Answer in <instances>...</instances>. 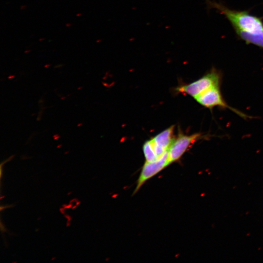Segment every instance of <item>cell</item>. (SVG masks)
Wrapping results in <instances>:
<instances>
[{
    "instance_id": "cell-1",
    "label": "cell",
    "mask_w": 263,
    "mask_h": 263,
    "mask_svg": "<svg viewBox=\"0 0 263 263\" xmlns=\"http://www.w3.org/2000/svg\"><path fill=\"white\" fill-rule=\"evenodd\" d=\"M206 1L210 8L216 9L227 19L239 38L263 49V21L261 17L247 11L231 9L215 0Z\"/></svg>"
},
{
    "instance_id": "cell-2",
    "label": "cell",
    "mask_w": 263,
    "mask_h": 263,
    "mask_svg": "<svg viewBox=\"0 0 263 263\" xmlns=\"http://www.w3.org/2000/svg\"><path fill=\"white\" fill-rule=\"evenodd\" d=\"M221 80V73L215 68H212L199 79L189 84L181 86L177 88V90L194 98L211 87L220 86Z\"/></svg>"
},
{
    "instance_id": "cell-3",
    "label": "cell",
    "mask_w": 263,
    "mask_h": 263,
    "mask_svg": "<svg viewBox=\"0 0 263 263\" xmlns=\"http://www.w3.org/2000/svg\"><path fill=\"white\" fill-rule=\"evenodd\" d=\"M196 101L202 106L212 109L220 107L231 110L242 117L246 115L236 109L229 106L224 99L220 90V86L211 87L194 97Z\"/></svg>"
},
{
    "instance_id": "cell-4",
    "label": "cell",
    "mask_w": 263,
    "mask_h": 263,
    "mask_svg": "<svg viewBox=\"0 0 263 263\" xmlns=\"http://www.w3.org/2000/svg\"><path fill=\"white\" fill-rule=\"evenodd\" d=\"M204 137V135L199 132L191 135L179 134L168 150L170 164L180 159L192 144Z\"/></svg>"
},
{
    "instance_id": "cell-5",
    "label": "cell",
    "mask_w": 263,
    "mask_h": 263,
    "mask_svg": "<svg viewBox=\"0 0 263 263\" xmlns=\"http://www.w3.org/2000/svg\"><path fill=\"white\" fill-rule=\"evenodd\" d=\"M169 164L168 150L157 160L152 162H146L137 180L134 193H135L148 180L158 173Z\"/></svg>"
},
{
    "instance_id": "cell-6",
    "label": "cell",
    "mask_w": 263,
    "mask_h": 263,
    "mask_svg": "<svg viewBox=\"0 0 263 263\" xmlns=\"http://www.w3.org/2000/svg\"><path fill=\"white\" fill-rule=\"evenodd\" d=\"M174 126H170L152 138L154 148L158 158L168 150L173 138Z\"/></svg>"
},
{
    "instance_id": "cell-7",
    "label": "cell",
    "mask_w": 263,
    "mask_h": 263,
    "mask_svg": "<svg viewBox=\"0 0 263 263\" xmlns=\"http://www.w3.org/2000/svg\"><path fill=\"white\" fill-rule=\"evenodd\" d=\"M143 151L146 162H152L159 158L156 155L151 139L145 142L143 146Z\"/></svg>"
}]
</instances>
